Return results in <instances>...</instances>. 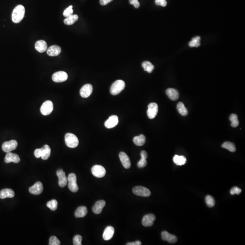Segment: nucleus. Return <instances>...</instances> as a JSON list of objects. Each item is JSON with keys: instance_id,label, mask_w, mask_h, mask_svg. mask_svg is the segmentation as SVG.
<instances>
[{"instance_id": "obj_21", "label": "nucleus", "mask_w": 245, "mask_h": 245, "mask_svg": "<svg viewBox=\"0 0 245 245\" xmlns=\"http://www.w3.org/2000/svg\"><path fill=\"white\" fill-rule=\"evenodd\" d=\"M114 233V227L112 226H108L105 228L104 232L103 237L105 241H108L111 240Z\"/></svg>"}, {"instance_id": "obj_43", "label": "nucleus", "mask_w": 245, "mask_h": 245, "mask_svg": "<svg viewBox=\"0 0 245 245\" xmlns=\"http://www.w3.org/2000/svg\"><path fill=\"white\" fill-rule=\"evenodd\" d=\"M129 3L134 5L135 8H138L140 6V3L138 0H129Z\"/></svg>"}, {"instance_id": "obj_26", "label": "nucleus", "mask_w": 245, "mask_h": 245, "mask_svg": "<svg viewBox=\"0 0 245 245\" xmlns=\"http://www.w3.org/2000/svg\"><path fill=\"white\" fill-rule=\"evenodd\" d=\"M88 213V209L86 206H81L79 207L75 212V216L77 218H80L85 216Z\"/></svg>"}, {"instance_id": "obj_4", "label": "nucleus", "mask_w": 245, "mask_h": 245, "mask_svg": "<svg viewBox=\"0 0 245 245\" xmlns=\"http://www.w3.org/2000/svg\"><path fill=\"white\" fill-rule=\"evenodd\" d=\"M68 181V187L72 192H76L78 191L79 187L77 184V178L76 174L70 173L67 178Z\"/></svg>"}, {"instance_id": "obj_34", "label": "nucleus", "mask_w": 245, "mask_h": 245, "mask_svg": "<svg viewBox=\"0 0 245 245\" xmlns=\"http://www.w3.org/2000/svg\"><path fill=\"white\" fill-rule=\"evenodd\" d=\"M200 40L201 38L200 36H196L192 38V41L189 43V46L191 47H198L200 46Z\"/></svg>"}, {"instance_id": "obj_12", "label": "nucleus", "mask_w": 245, "mask_h": 245, "mask_svg": "<svg viewBox=\"0 0 245 245\" xmlns=\"http://www.w3.org/2000/svg\"><path fill=\"white\" fill-rule=\"evenodd\" d=\"M56 174L57 176L58 177L59 186L61 188L66 187L67 184L68 179L64 171L62 169L58 170Z\"/></svg>"}, {"instance_id": "obj_32", "label": "nucleus", "mask_w": 245, "mask_h": 245, "mask_svg": "<svg viewBox=\"0 0 245 245\" xmlns=\"http://www.w3.org/2000/svg\"><path fill=\"white\" fill-rule=\"evenodd\" d=\"M142 67L145 71H147L149 73H152L153 70L155 69L154 65L148 61H145L142 63Z\"/></svg>"}, {"instance_id": "obj_5", "label": "nucleus", "mask_w": 245, "mask_h": 245, "mask_svg": "<svg viewBox=\"0 0 245 245\" xmlns=\"http://www.w3.org/2000/svg\"><path fill=\"white\" fill-rule=\"evenodd\" d=\"M133 192L137 196L148 197L151 195V192L148 189L142 186H136L133 188Z\"/></svg>"}, {"instance_id": "obj_22", "label": "nucleus", "mask_w": 245, "mask_h": 245, "mask_svg": "<svg viewBox=\"0 0 245 245\" xmlns=\"http://www.w3.org/2000/svg\"><path fill=\"white\" fill-rule=\"evenodd\" d=\"M166 93L168 97L172 100H177L179 99V91L176 89L169 88L166 90Z\"/></svg>"}, {"instance_id": "obj_23", "label": "nucleus", "mask_w": 245, "mask_h": 245, "mask_svg": "<svg viewBox=\"0 0 245 245\" xmlns=\"http://www.w3.org/2000/svg\"><path fill=\"white\" fill-rule=\"evenodd\" d=\"M35 46L36 50L40 53H43L47 49V44L46 41L43 40L36 41Z\"/></svg>"}, {"instance_id": "obj_24", "label": "nucleus", "mask_w": 245, "mask_h": 245, "mask_svg": "<svg viewBox=\"0 0 245 245\" xmlns=\"http://www.w3.org/2000/svg\"><path fill=\"white\" fill-rule=\"evenodd\" d=\"M14 196V192L11 189H4L0 191V199H1L12 198Z\"/></svg>"}, {"instance_id": "obj_6", "label": "nucleus", "mask_w": 245, "mask_h": 245, "mask_svg": "<svg viewBox=\"0 0 245 245\" xmlns=\"http://www.w3.org/2000/svg\"><path fill=\"white\" fill-rule=\"evenodd\" d=\"M18 145L17 141L15 140H12L10 141L4 142L2 145V149L3 151L5 153H9L13 150L16 149Z\"/></svg>"}, {"instance_id": "obj_9", "label": "nucleus", "mask_w": 245, "mask_h": 245, "mask_svg": "<svg viewBox=\"0 0 245 245\" xmlns=\"http://www.w3.org/2000/svg\"><path fill=\"white\" fill-rule=\"evenodd\" d=\"M158 105L156 103H152L148 105L147 111V115L150 119L155 118L158 113Z\"/></svg>"}, {"instance_id": "obj_46", "label": "nucleus", "mask_w": 245, "mask_h": 245, "mask_svg": "<svg viewBox=\"0 0 245 245\" xmlns=\"http://www.w3.org/2000/svg\"><path fill=\"white\" fill-rule=\"evenodd\" d=\"M142 244V243L140 241H137L133 243H127V245H140Z\"/></svg>"}, {"instance_id": "obj_3", "label": "nucleus", "mask_w": 245, "mask_h": 245, "mask_svg": "<svg viewBox=\"0 0 245 245\" xmlns=\"http://www.w3.org/2000/svg\"><path fill=\"white\" fill-rule=\"evenodd\" d=\"M125 87V83L122 80H118L114 82L110 89L111 94L116 95L119 94L124 90Z\"/></svg>"}, {"instance_id": "obj_30", "label": "nucleus", "mask_w": 245, "mask_h": 245, "mask_svg": "<svg viewBox=\"0 0 245 245\" xmlns=\"http://www.w3.org/2000/svg\"><path fill=\"white\" fill-rule=\"evenodd\" d=\"M173 161L174 163L177 165L182 166L184 165L186 163L187 159L183 156H179L175 155L173 158Z\"/></svg>"}, {"instance_id": "obj_20", "label": "nucleus", "mask_w": 245, "mask_h": 245, "mask_svg": "<svg viewBox=\"0 0 245 245\" xmlns=\"http://www.w3.org/2000/svg\"><path fill=\"white\" fill-rule=\"evenodd\" d=\"M105 204H106V202L102 200L96 202V203L93 207V212L96 214H99L101 213Z\"/></svg>"}, {"instance_id": "obj_28", "label": "nucleus", "mask_w": 245, "mask_h": 245, "mask_svg": "<svg viewBox=\"0 0 245 245\" xmlns=\"http://www.w3.org/2000/svg\"><path fill=\"white\" fill-rule=\"evenodd\" d=\"M133 142L136 145L138 146L144 145L146 142L145 137L143 134L135 136L133 139Z\"/></svg>"}, {"instance_id": "obj_11", "label": "nucleus", "mask_w": 245, "mask_h": 245, "mask_svg": "<svg viewBox=\"0 0 245 245\" xmlns=\"http://www.w3.org/2000/svg\"><path fill=\"white\" fill-rule=\"evenodd\" d=\"M156 220L155 216L153 214L146 215L142 219V224L146 227L152 226Z\"/></svg>"}, {"instance_id": "obj_19", "label": "nucleus", "mask_w": 245, "mask_h": 245, "mask_svg": "<svg viewBox=\"0 0 245 245\" xmlns=\"http://www.w3.org/2000/svg\"><path fill=\"white\" fill-rule=\"evenodd\" d=\"M162 239L163 241H167L170 243H174L178 241V238L173 235L171 234L167 231H163L161 233Z\"/></svg>"}, {"instance_id": "obj_25", "label": "nucleus", "mask_w": 245, "mask_h": 245, "mask_svg": "<svg viewBox=\"0 0 245 245\" xmlns=\"http://www.w3.org/2000/svg\"><path fill=\"white\" fill-rule=\"evenodd\" d=\"M141 158L137 163L138 167L139 168H143L146 166L147 164L146 159L148 157V154L145 151H142L140 153Z\"/></svg>"}, {"instance_id": "obj_42", "label": "nucleus", "mask_w": 245, "mask_h": 245, "mask_svg": "<svg viewBox=\"0 0 245 245\" xmlns=\"http://www.w3.org/2000/svg\"><path fill=\"white\" fill-rule=\"evenodd\" d=\"M155 3L157 5H161L163 7H165L167 4L166 0H155Z\"/></svg>"}, {"instance_id": "obj_8", "label": "nucleus", "mask_w": 245, "mask_h": 245, "mask_svg": "<svg viewBox=\"0 0 245 245\" xmlns=\"http://www.w3.org/2000/svg\"><path fill=\"white\" fill-rule=\"evenodd\" d=\"M91 172L93 175L96 178H101L105 176L106 170L101 165H95L92 168Z\"/></svg>"}, {"instance_id": "obj_38", "label": "nucleus", "mask_w": 245, "mask_h": 245, "mask_svg": "<svg viewBox=\"0 0 245 245\" xmlns=\"http://www.w3.org/2000/svg\"><path fill=\"white\" fill-rule=\"evenodd\" d=\"M60 244V241L56 236H51L49 238V245H59Z\"/></svg>"}, {"instance_id": "obj_15", "label": "nucleus", "mask_w": 245, "mask_h": 245, "mask_svg": "<svg viewBox=\"0 0 245 245\" xmlns=\"http://www.w3.org/2000/svg\"><path fill=\"white\" fill-rule=\"evenodd\" d=\"M119 123V118L116 115H112L105 121L104 125L107 128H114Z\"/></svg>"}, {"instance_id": "obj_37", "label": "nucleus", "mask_w": 245, "mask_h": 245, "mask_svg": "<svg viewBox=\"0 0 245 245\" xmlns=\"http://www.w3.org/2000/svg\"><path fill=\"white\" fill-rule=\"evenodd\" d=\"M46 206L52 211H56L57 208V201L55 199L51 200L47 203Z\"/></svg>"}, {"instance_id": "obj_39", "label": "nucleus", "mask_w": 245, "mask_h": 245, "mask_svg": "<svg viewBox=\"0 0 245 245\" xmlns=\"http://www.w3.org/2000/svg\"><path fill=\"white\" fill-rule=\"evenodd\" d=\"M73 6L72 5H70L69 6L68 8H67L65 11H64L63 12V15L65 17H67L70 15H72L73 13Z\"/></svg>"}, {"instance_id": "obj_18", "label": "nucleus", "mask_w": 245, "mask_h": 245, "mask_svg": "<svg viewBox=\"0 0 245 245\" xmlns=\"http://www.w3.org/2000/svg\"><path fill=\"white\" fill-rule=\"evenodd\" d=\"M61 48L56 45L50 46L47 49V54L50 56H56L60 54Z\"/></svg>"}, {"instance_id": "obj_10", "label": "nucleus", "mask_w": 245, "mask_h": 245, "mask_svg": "<svg viewBox=\"0 0 245 245\" xmlns=\"http://www.w3.org/2000/svg\"><path fill=\"white\" fill-rule=\"evenodd\" d=\"M67 74L64 71H58L52 75V80L55 82L60 83L66 81L68 79Z\"/></svg>"}, {"instance_id": "obj_1", "label": "nucleus", "mask_w": 245, "mask_h": 245, "mask_svg": "<svg viewBox=\"0 0 245 245\" xmlns=\"http://www.w3.org/2000/svg\"><path fill=\"white\" fill-rule=\"evenodd\" d=\"M25 13V9L22 5H19L14 9L12 14V20L15 23L20 22Z\"/></svg>"}, {"instance_id": "obj_31", "label": "nucleus", "mask_w": 245, "mask_h": 245, "mask_svg": "<svg viewBox=\"0 0 245 245\" xmlns=\"http://www.w3.org/2000/svg\"><path fill=\"white\" fill-rule=\"evenodd\" d=\"M177 108L179 113L182 116H185L188 115V110L185 107L183 103L181 102H179L177 104Z\"/></svg>"}, {"instance_id": "obj_45", "label": "nucleus", "mask_w": 245, "mask_h": 245, "mask_svg": "<svg viewBox=\"0 0 245 245\" xmlns=\"http://www.w3.org/2000/svg\"><path fill=\"white\" fill-rule=\"evenodd\" d=\"M113 0H100V2L101 5H105L111 2Z\"/></svg>"}, {"instance_id": "obj_13", "label": "nucleus", "mask_w": 245, "mask_h": 245, "mask_svg": "<svg viewBox=\"0 0 245 245\" xmlns=\"http://www.w3.org/2000/svg\"><path fill=\"white\" fill-rule=\"evenodd\" d=\"M93 92V86L90 84H86L83 85L80 90V95L83 98L89 97Z\"/></svg>"}, {"instance_id": "obj_36", "label": "nucleus", "mask_w": 245, "mask_h": 245, "mask_svg": "<svg viewBox=\"0 0 245 245\" xmlns=\"http://www.w3.org/2000/svg\"><path fill=\"white\" fill-rule=\"evenodd\" d=\"M206 203L209 207H213L215 204V201L212 196L207 195L205 198Z\"/></svg>"}, {"instance_id": "obj_29", "label": "nucleus", "mask_w": 245, "mask_h": 245, "mask_svg": "<svg viewBox=\"0 0 245 245\" xmlns=\"http://www.w3.org/2000/svg\"><path fill=\"white\" fill-rule=\"evenodd\" d=\"M79 17L77 15H72L67 17L64 20V23L66 25H72L78 20Z\"/></svg>"}, {"instance_id": "obj_27", "label": "nucleus", "mask_w": 245, "mask_h": 245, "mask_svg": "<svg viewBox=\"0 0 245 245\" xmlns=\"http://www.w3.org/2000/svg\"><path fill=\"white\" fill-rule=\"evenodd\" d=\"M41 148L42 155L41 158L43 160H47L50 156L51 153V149L49 146L45 145Z\"/></svg>"}, {"instance_id": "obj_35", "label": "nucleus", "mask_w": 245, "mask_h": 245, "mask_svg": "<svg viewBox=\"0 0 245 245\" xmlns=\"http://www.w3.org/2000/svg\"><path fill=\"white\" fill-rule=\"evenodd\" d=\"M230 121H231V126L233 127L236 128L239 125V122L236 114H231L230 117Z\"/></svg>"}, {"instance_id": "obj_17", "label": "nucleus", "mask_w": 245, "mask_h": 245, "mask_svg": "<svg viewBox=\"0 0 245 245\" xmlns=\"http://www.w3.org/2000/svg\"><path fill=\"white\" fill-rule=\"evenodd\" d=\"M120 160L124 168H129L131 167V162L128 156L124 152H121L119 155Z\"/></svg>"}, {"instance_id": "obj_2", "label": "nucleus", "mask_w": 245, "mask_h": 245, "mask_svg": "<svg viewBox=\"0 0 245 245\" xmlns=\"http://www.w3.org/2000/svg\"><path fill=\"white\" fill-rule=\"evenodd\" d=\"M65 143L70 148H75L79 145V139L76 135L71 133H67L65 135Z\"/></svg>"}, {"instance_id": "obj_7", "label": "nucleus", "mask_w": 245, "mask_h": 245, "mask_svg": "<svg viewBox=\"0 0 245 245\" xmlns=\"http://www.w3.org/2000/svg\"><path fill=\"white\" fill-rule=\"evenodd\" d=\"M53 110V104L51 101H46L41 107V113L43 115H48L51 114Z\"/></svg>"}, {"instance_id": "obj_14", "label": "nucleus", "mask_w": 245, "mask_h": 245, "mask_svg": "<svg viewBox=\"0 0 245 245\" xmlns=\"http://www.w3.org/2000/svg\"><path fill=\"white\" fill-rule=\"evenodd\" d=\"M43 187L42 183L37 182L33 186L29 188V192L33 195H39L43 192Z\"/></svg>"}, {"instance_id": "obj_44", "label": "nucleus", "mask_w": 245, "mask_h": 245, "mask_svg": "<svg viewBox=\"0 0 245 245\" xmlns=\"http://www.w3.org/2000/svg\"><path fill=\"white\" fill-rule=\"evenodd\" d=\"M35 156L37 158H39L41 157V155H42V150L41 148H37L34 151Z\"/></svg>"}, {"instance_id": "obj_41", "label": "nucleus", "mask_w": 245, "mask_h": 245, "mask_svg": "<svg viewBox=\"0 0 245 245\" xmlns=\"http://www.w3.org/2000/svg\"><path fill=\"white\" fill-rule=\"evenodd\" d=\"M241 192H242V190L237 187H233L230 190V193L232 195H235V194L239 195L241 193Z\"/></svg>"}, {"instance_id": "obj_16", "label": "nucleus", "mask_w": 245, "mask_h": 245, "mask_svg": "<svg viewBox=\"0 0 245 245\" xmlns=\"http://www.w3.org/2000/svg\"><path fill=\"white\" fill-rule=\"evenodd\" d=\"M5 162L6 163H9L13 162L15 163H19L20 161V158L19 156L16 154L13 153H7L5 155L4 159Z\"/></svg>"}, {"instance_id": "obj_40", "label": "nucleus", "mask_w": 245, "mask_h": 245, "mask_svg": "<svg viewBox=\"0 0 245 245\" xmlns=\"http://www.w3.org/2000/svg\"><path fill=\"white\" fill-rule=\"evenodd\" d=\"M82 237L80 235H76L73 238V245H81Z\"/></svg>"}, {"instance_id": "obj_33", "label": "nucleus", "mask_w": 245, "mask_h": 245, "mask_svg": "<svg viewBox=\"0 0 245 245\" xmlns=\"http://www.w3.org/2000/svg\"><path fill=\"white\" fill-rule=\"evenodd\" d=\"M223 148H225L231 152H234L236 151L235 145L234 144L230 142H225L222 145Z\"/></svg>"}]
</instances>
